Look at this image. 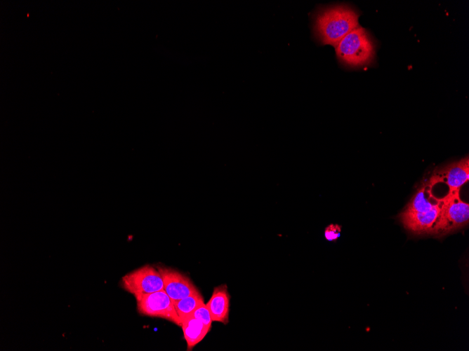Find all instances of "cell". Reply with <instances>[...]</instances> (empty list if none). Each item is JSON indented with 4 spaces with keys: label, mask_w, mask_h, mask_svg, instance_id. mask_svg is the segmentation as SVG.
Listing matches in <instances>:
<instances>
[{
    "label": "cell",
    "mask_w": 469,
    "mask_h": 351,
    "mask_svg": "<svg viewBox=\"0 0 469 351\" xmlns=\"http://www.w3.org/2000/svg\"><path fill=\"white\" fill-rule=\"evenodd\" d=\"M192 316L200 320L205 326L211 329L212 319L210 312L205 303L199 305L192 314Z\"/></svg>",
    "instance_id": "obj_13"
},
{
    "label": "cell",
    "mask_w": 469,
    "mask_h": 351,
    "mask_svg": "<svg viewBox=\"0 0 469 351\" xmlns=\"http://www.w3.org/2000/svg\"><path fill=\"white\" fill-rule=\"evenodd\" d=\"M154 266L161 275L164 291L173 302L200 292L185 274L161 264Z\"/></svg>",
    "instance_id": "obj_6"
},
{
    "label": "cell",
    "mask_w": 469,
    "mask_h": 351,
    "mask_svg": "<svg viewBox=\"0 0 469 351\" xmlns=\"http://www.w3.org/2000/svg\"><path fill=\"white\" fill-rule=\"evenodd\" d=\"M177 314L182 322L192 315L193 312L202 304L204 303V298L200 292L173 302Z\"/></svg>",
    "instance_id": "obj_12"
},
{
    "label": "cell",
    "mask_w": 469,
    "mask_h": 351,
    "mask_svg": "<svg viewBox=\"0 0 469 351\" xmlns=\"http://www.w3.org/2000/svg\"><path fill=\"white\" fill-rule=\"evenodd\" d=\"M468 180L469 158L466 156L435 171L428 184L432 188L438 183H444L450 191L460 189Z\"/></svg>",
    "instance_id": "obj_7"
},
{
    "label": "cell",
    "mask_w": 469,
    "mask_h": 351,
    "mask_svg": "<svg viewBox=\"0 0 469 351\" xmlns=\"http://www.w3.org/2000/svg\"><path fill=\"white\" fill-rule=\"evenodd\" d=\"M335 49L339 62L349 68H359L370 64L375 54L370 35L359 26L344 36Z\"/></svg>",
    "instance_id": "obj_2"
},
{
    "label": "cell",
    "mask_w": 469,
    "mask_h": 351,
    "mask_svg": "<svg viewBox=\"0 0 469 351\" xmlns=\"http://www.w3.org/2000/svg\"><path fill=\"white\" fill-rule=\"evenodd\" d=\"M358 18L359 13L345 4L321 8L314 19L315 35L321 43L336 47L344 36L359 27Z\"/></svg>",
    "instance_id": "obj_1"
},
{
    "label": "cell",
    "mask_w": 469,
    "mask_h": 351,
    "mask_svg": "<svg viewBox=\"0 0 469 351\" xmlns=\"http://www.w3.org/2000/svg\"><path fill=\"white\" fill-rule=\"evenodd\" d=\"M440 209L441 200L440 198H437L434 207L427 212L422 213L404 209L398 217L407 230L417 234H430L440 215Z\"/></svg>",
    "instance_id": "obj_8"
},
{
    "label": "cell",
    "mask_w": 469,
    "mask_h": 351,
    "mask_svg": "<svg viewBox=\"0 0 469 351\" xmlns=\"http://www.w3.org/2000/svg\"><path fill=\"white\" fill-rule=\"evenodd\" d=\"M432 188L425 184L419 188L415 195L407 204L404 209L417 212H427L434 207L437 198L432 194Z\"/></svg>",
    "instance_id": "obj_11"
},
{
    "label": "cell",
    "mask_w": 469,
    "mask_h": 351,
    "mask_svg": "<svg viewBox=\"0 0 469 351\" xmlns=\"http://www.w3.org/2000/svg\"><path fill=\"white\" fill-rule=\"evenodd\" d=\"M341 226L331 223L327 226L324 230V238L329 242L336 241L341 235Z\"/></svg>",
    "instance_id": "obj_14"
},
{
    "label": "cell",
    "mask_w": 469,
    "mask_h": 351,
    "mask_svg": "<svg viewBox=\"0 0 469 351\" xmlns=\"http://www.w3.org/2000/svg\"><path fill=\"white\" fill-rule=\"evenodd\" d=\"M121 287L126 291L136 295L151 294L164 289L161 275L157 268L144 265L121 277Z\"/></svg>",
    "instance_id": "obj_5"
},
{
    "label": "cell",
    "mask_w": 469,
    "mask_h": 351,
    "mask_svg": "<svg viewBox=\"0 0 469 351\" xmlns=\"http://www.w3.org/2000/svg\"><path fill=\"white\" fill-rule=\"evenodd\" d=\"M134 297L140 315L164 319L181 327V321L173 301L164 289Z\"/></svg>",
    "instance_id": "obj_4"
},
{
    "label": "cell",
    "mask_w": 469,
    "mask_h": 351,
    "mask_svg": "<svg viewBox=\"0 0 469 351\" xmlns=\"http://www.w3.org/2000/svg\"><path fill=\"white\" fill-rule=\"evenodd\" d=\"M181 327L188 351L201 342L211 330L192 315L182 321Z\"/></svg>",
    "instance_id": "obj_10"
},
{
    "label": "cell",
    "mask_w": 469,
    "mask_h": 351,
    "mask_svg": "<svg viewBox=\"0 0 469 351\" xmlns=\"http://www.w3.org/2000/svg\"><path fill=\"white\" fill-rule=\"evenodd\" d=\"M230 301V295L226 284H220L214 288L209 301L206 304L212 322L223 324L229 322Z\"/></svg>",
    "instance_id": "obj_9"
},
{
    "label": "cell",
    "mask_w": 469,
    "mask_h": 351,
    "mask_svg": "<svg viewBox=\"0 0 469 351\" xmlns=\"http://www.w3.org/2000/svg\"><path fill=\"white\" fill-rule=\"evenodd\" d=\"M440 215L430 234L442 237L468 224L469 204L462 200L460 189L450 190L440 198Z\"/></svg>",
    "instance_id": "obj_3"
}]
</instances>
